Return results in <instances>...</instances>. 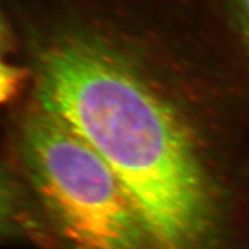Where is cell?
<instances>
[{
	"mask_svg": "<svg viewBox=\"0 0 249 249\" xmlns=\"http://www.w3.org/2000/svg\"><path fill=\"white\" fill-rule=\"evenodd\" d=\"M128 50L90 29L56 35L38 54L35 107L104 158L155 249H238L231 195L200 129Z\"/></svg>",
	"mask_w": 249,
	"mask_h": 249,
	"instance_id": "cell-1",
	"label": "cell"
},
{
	"mask_svg": "<svg viewBox=\"0 0 249 249\" xmlns=\"http://www.w3.org/2000/svg\"><path fill=\"white\" fill-rule=\"evenodd\" d=\"M17 149L57 249H155L110 166L60 120L32 107L19 126Z\"/></svg>",
	"mask_w": 249,
	"mask_h": 249,
	"instance_id": "cell-2",
	"label": "cell"
},
{
	"mask_svg": "<svg viewBox=\"0 0 249 249\" xmlns=\"http://www.w3.org/2000/svg\"><path fill=\"white\" fill-rule=\"evenodd\" d=\"M36 221L20 183L0 164V240L41 235L43 229Z\"/></svg>",
	"mask_w": 249,
	"mask_h": 249,
	"instance_id": "cell-3",
	"label": "cell"
},
{
	"mask_svg": "<svg viewBox=\"0 0 249 249\" xmlns=\"http://www.w3.org/2000/svg\"><path fill=\"white\" fill-rule=\"evenodd\" d=\"M5 51H0V104L16 94L24 80L25 72L6 60Z\"/></svg>",
	"mask_w": 249,
	"mask_h": 249,
	"instance_id": "cell-4",
	"label": "cell"
},
{
	"mask_svg": "<svg viewBox=\"0 0 249 249\" xmlns=\"http://www.w3.org/2000/svg\"><path fill=\"white\" fill-rule=\"evenodd\" d=\"M239 35L249 61V0H233Z\"/></svg>",
	"mask_w": 249,
	"mask_h": 249,
	"instance_id": "cell-5",
	"label": "cell"
},
{
	"mask_svg": "<svg viewBox=\"0 0 249 249\" xmlns=\"http://www.w3.org/2000/svg\"><path fill=\"white\" fill-rule=\"evenodd\" d=\"M10 46V33L9 28L0 13V51H8Z\"/></svg>",
	"mask_w": 249,
	"mask_h": 249,
	"instance_id": "cell-6",
	"label": "cell"
}]
</instances>
